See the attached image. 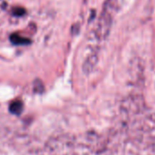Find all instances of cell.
<instances>
[{
	"mask_svg": "<svg viewBox=\"0 0 155 155\" xmlns=\"http://www.w3.org/2000/svg\"><path fill=\"white\" fill-rule=\"evenodd\" d=\"M27 13L26 9L23 8V7H13L12 9H11V14L16 17V18H20V17H23L25 14Z\"/></svg>",
	"mask_w": 155,
	"mask_h": 155,
	"instance_id": "7a4b0ae2",
	"label": "cell"
},
{
	"mask_svg": "<svg viewBox=\"0 0 155 155\" xmlns=\"http://www.w3.org/2000/svg\"><path fill=\"white\" fill-rule=\"evenodd\" d=\"M9 40L11 42V44H13L14 46H25V45H28L30 44V39L24 38L17 33H13L9 36Z\"/></svg>",
	"mask_w": 155,
	"mask_h": 155,
	"instance_id": "6da1fadb",
	"label": "cell"
}]
</instances>
